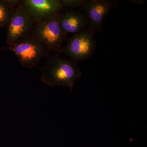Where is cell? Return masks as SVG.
<instances>
[{"label": "cell", "instance_id": "cell-1", "mask_svg": "<svg viewBox=\"0 0 147 147\" xmlns=\"http://www.w3.org/2000/svg\"><path fill=\"white\" fill-rule=\"evenodd\" d=\"M42 69L40 80L52 87L61 86L72 90L75 82L82 76L78 61L49 54Z\"/></svg>", "mask_w": 147, "mask_h": 147}, {"label": "cell", "instance_id": "cell-5", "mask_svg": "<svg viewBox=\"0 0 147 147\" xmlns=\"http://www.w3.org/2000/svg\"><path fill=\"white\" fill-rule=\"evenodd\" d=\"M33 24L21 1L11 14L6 27L7 44L12 45L31 34Z\"/></svg>", "mask_w": 147, "mask_h": 147}, {"label": "cell", "instance_id": "cell-10", "mask_svg": "<svg viewBox=\"0 0 147 147\" xmlns=\"http://www.w3.org/2000/svg\"><path fill=\"white\" fill-rule=\"evenodd\" d=\"M63 7L73 8L84 6L87 2L86 0H59Z\"/></svg>", "mask_w": 147, "mask_h": 147}, {"label": "cell", "instance_id": "cell-2", "mask_svg": "<svg viewBox=\"0 0 147 147\" xmlns=\"http://www.w3.org/2000/svg\"><path fill=\"white\" fill-rule=\"evenodd\" d=\"M61 12L34 23L33 26L31 34L43 43L50 52L60 53L63 51L67 35L62 31L59 23Z\"/></svg>", "mask_w": 147, "mask_h": 147}, {"label": "cell", "instance_id": "cell-3", "mask_svg": "<svg viewBox=\"0 0 147 147\" xmlns=\"http://www.w3.org/2000/svg\"><path fill=\"white\" fill-rule=\"evenodd\" d=\"M2 50L13 52L20 63L28 69L34 67L50 53L47 47L32 34L14 44L4 47Z\"/></svg>", "mask_w": 147, "mask_h": 147}, {"label": "cell", "instance_id": "cell-4", "mask_svg": "<svg viewBox=\"0 0 147 147\" xmlns=\"http://www.w3.org/2000/svg\"><path fill=\"white\" fill-rule=\"evenodd\" d=\"M95 33L88 28L67 40L63 52L73 60L85 61L92 57L96 47Z\"/></svg>", "mask_w": 147, "mask_h": 147}, {"label": "cell", "instance_id": "cell-6", "mask_svg": "<svg viewBox=\"0 0 147 147\" xmlns=\"http://www.w3.org/2000/svg\"><path fill=\"white\" fill-rule=\"evenodd\" d=\"M21 3L34 23L61 13L63 9L59 0H24Z\"/></svg>", "mask_w": 147, "mask_h": 147}, {"label": "cell", "instance_id": "cell-8", "mask_svg": "<svg viewBox=\"0 0 147 147\" xmlns=\"http://www.w3.org/2000/svg\"><path fill=\"white\" fill-rule=\"evenodd\" d=\"M59 23L62 32L67 35L83 31L86 29L88 21L86 14L78 11L70 10L60 13Z\"/></svg>", "mask_w": 147, "mask_h": 147}, {"label": "cell", "instance_id": "cell-7", "mask_svg": "<svg viewBox=\"0 0 147 147\" xmlns=\"http://www.w3.org/2000/svg\"><path fill=\"white\" fill-rule=\"evenodd\" d=\"M115 5L107 0L87 1L84 6L88 21V28L95 33L100 30L104 18Z\"/></svg>", "mask_w": 147, "mask_h": 147}, {"label": "cell", "instance_id": "cell-9", "mask_svg": "<svg viewBox=\"0 0 147 147\" xmlns=\"http://www.w3.org/2000/svg\"><path fill=\"white\" fill-rule=\"evenodd\" d=\"M21 1L0 0V28L7 27L11 14Z\"/></svg>", "mask_w": 147, "mask_h": 147}]
</instances>
